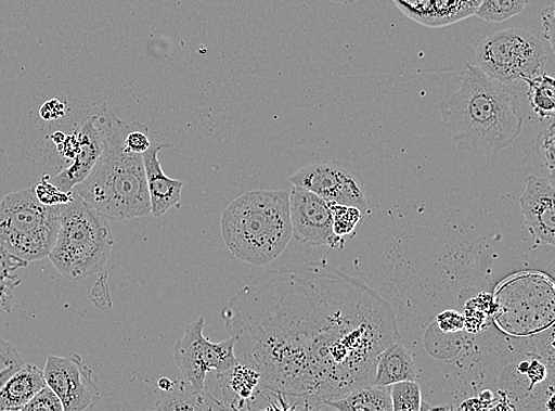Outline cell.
I'll use <instances>...</instances> for the list:
<instances>
[{
  "instance_id": "cell-1",
  "label": "cell",
  "mask_w": 555,
  "mask_h": 411,
  "mask_svg": "<svg viewBox=\"0 0 555 411\" xmlns=\"http://www.w3.org/2000/svg\"><path fill=\"white\" fill-rule=\"evenodd\" d=\"M241 364L291 409H322L369 387L400 341L396 313L365 282L328 265L256 278L222 311Z\"/></svg>"
},
{
  "instance_id": "cell-2",
  "label": "cell",
  "mask_w": 555,
  "mask_h": 411,
  "mask_svg": "<svg viewBox=\"0 0 555 411\" xmlns=\"http://www.w3.org/2000/svg\"><path fill=\"white\" fill-rule=\"evenodd\" d=\"M440 110L459 146L476 156L506 150L524 128L520 98L512 85L492 79L473 63L464 64L449 82Z\"/></svg>"
},
{
  "instance_id": "cell-3",
  "label": "cell",
  "mask_w": 555,
  "mask_h": 411,
  "mask_svg": "<svg viewBox=\"0 0 555 411\" xmlns=\"http://www.w3.org/2000/svg\"><path fill=\"white\" fill-rule=\"evenodd\" d=\"M103 150L92 172L76 192L107 221H127L151 214L143 154L126 145L128 123L107 110L96 114Z\"/></svg>"
},
{
  "instance_id": "cell-4",
  "label": "cell",
  "mask_w": 555,
  "mask_h": 411,
  "mask_svg": "<svg viewBox=\"0 0 555 411\" xmlns=\"http://www.w3.org/2000/svg\"><path fill=\"white\" fill-rule=\"evenodd\" d=\"M221 228L227 247L236 259L268 266L285 252L293 237L289 192H247L223 211Z\"/></svg>"
},
{
  "instance_id": "cell-5",
  "label": "cell",
  "mask_w": 555,
  "mask_h": 411,
  "mask_svg": "<svg viewBox=\"0 0 555 411\" xmlns=\"http://www.w3.org/2000/svg\"><path fill=\"white\" fill-rule=\"evenodd\" d=\"M113 246L106 218L73 191L61 208L56 243L48 256L51 264L64 278L83 280L103 271Z\"/></svg>"
},
{
  "instance_id": "cell-6",
  "label": "cell",
  "mask_w": 555,
  "mask_h": 411,
  "mask_svg": "<svg viewBox=\"0 0 555 411\" xmlns=\"http://www.w3.org/2000/svg\"><path fill=\"white\" fill-rule=\"evenodd\" d=\"M62 205L43 204L35 189L12 192L0 202V246L28 264L48 258L56 243Z\"/></svg>"
},
{
  "instance_id": "cell-7",
  "label": "cell",
  "mask_w": 555,
  "mask_h": 411,
  "mask_svg": "<svg viewBox=\"0 0 555 411\" xmlns=\"http://www.w3.org/2000/svg\"><path fill=\"white\" fill-rule=\"evenodd\" d=\"M475 66L500 82L513 85L546 73L548 63L545 41L525 29L496 31L476 49Z\"/></svg>"
},
{
  "instance_id": "cell-8",
  "label": "cell",
  "mask_w": 555,
  "mask_h": 411,
  "mask_svg": "<svg viewBox=\"0 0 555 411\" xmlns=\"http://www.w3.org/2000/svg\"><path fill=\"white\" fill-rule=\"evenodd\" d=\"M205 319L198 317L189 326L185 335L175 345L176 363L184 378L197 389H205L206 376L215 371L218 380L234 368L238 361L235 355V338L219 343L204 336Z\"/></svg>"
},
{
  "instance_id": "cell-9",
  "label": "cell",
  "mask_w": 555,
  "mask_h": 411,
  "mask_svg": "<svg viewBox=\"0 0 555 411\" xmlns=\"http://www.w3.org/2000/svg\"><path fill=\"white\" fill-rule=\"evenodd\" d=\"M295 188L314 192L327 202L351 205L365 213L367 208L363 177L351 166L339 162H322L304 166L289 177Z\"/></svg>"
},
{
  "instance_id": "cell-10",
  "label": "cell",
  "mask_w": 555,
  "mask_h": 411,
  "mask_svg": "<svg viewBox=\"0 0 555 411\" xmlns=\"http://www.w3.org/2000/svg\"><path fill=\"white\" fill-rule=\"evenodd\" d=\"M44 378L49 388L59 396L63 411H83L94 408L101 400L93 370L77 352L47 358Z\"/></svg>"
},
{
  "instance_id": "cell-11",
  "label": "cell",
  "mask_w": 555,
  "mask_h": 411,
  "mask_svg": "<svg viewBox=\"0 0 555 411\" xmlns=\"http://www.w3.org/2000/svg\"><path fill=\"white\" fill-rule=\"evenodd\" d=\"M293 237L314 247L343 249L347 241L335 235L330 203L314 192L293 187L289 192Z\"/></svg>"
},
{
  "instance_id": "cell-12",
  "label": "cell",
  "mask_w": 555,
  "mask_h": 411,
  "mask_svg": "<svg viewBox=\"0 0 555 411\" xmlns=\"http://www.w3.org/2000/svg\"><path fill=\"white\" fill-rule=\"evenodd\" d=\"M554 177L529 176L520 205L526 227L534 239L554 247L555 243Z\"/></svg>"
},
{
  "instance_id": "cell-13",
  "label": "cell",
  "mask_w": 555,
  "mask_h": 411,
  "mask_svg": "<svg viewBox=\"0 0 555 411\" xmlns=\"http://www.w3.org/2000/svg\"><path fill=\"white\" fill-rule=\"evenodd\" d=\"M76 134L79 139V151L72 159L73 163L63 169L54 181V184L64 192L73 191L85 181L94 169L103 150V134L96 115L83 120Z\"/></svg>"
},
{
  "instance_id": "cell-14",
  "label": "cell",
  "mask_w": 555,
  "mask_h": 411,
  "mask_svg": "<svg viewBox=\"0 0 555 411\" xmlns=\"http://www.w3.org/2000/svg\"><path fill=\"white\" fill-rule=\"evenodd\" d=\"M167 147L170 144L154 143L143 154L151 214L154 217H162L171 208H179L182 202L184 182L167 177L158 158L159 152Z\"/></svg>"
},
{
  "instance_id": "cell-15",
  "label": "cell",
  "mask_w": 555,
  "mask_h": 411,
  "mask_svg": "<svg viewBox=\"0 0 555 411\" xmlns=\"http://www.w3.org/2000/svg\"><path fill=\"white\" fill-rule=\"evenodd\" d=\"M412 20L429 27H443L475 15L482 0H395Z\"/></svg>"
},
{
  "instance_id": "cell-16",
  "label": "cell",
  "mask_w": 555,
  "mask_h": 411,
  "mask_svg": "<svg viewBox=\"0 0 555 411\" xmlns=\"http://www.w3.org/2000/svg\"><path fill=\"white\" fill-rule=\"evenodd\" d=\"M46 385L44 372L34 364L24 363L0 388V411H23Z\"/></svg>"
},
{
  "instance_id": "cell-17",
  "label": "cell",
  "mask_w": 555,
  "mask_h": 411,
  "mask_svg": "<svg viewBox=\"0 0 555 411\" xmlns=\"http://www.w3.org/2000/svg\"><path fill=\"white\" fill-rule=\"evenodd\" d=\"M160 391L158 401L154 406L156 410L211 411L229 409L209 391L193 387L186 380L172 381L169 389Z\"/></svg>"
},
{
  "instance_id": "cell-18",
  "label": "cell",
  "mask_w": 555,
  "mask_h": 411,
  "mask_svg": "<svg viewBox=\"0 0 555 411\" xmlns=\"http://www.w3.org/2000/svg\"><path fill=\"white\" fill-rule=\"evenodd\" d=\"M416 364L400 341L387 346L378 356L373 384L390 387L395 383L416 381Z\"/></svg>"
},
{
  "instance_id": "cell-19",
  "label": "cell",
  "mask_w": 555,
  "mask_h": 411,
  "mask_svg": "<svg viewBox=\"0 0 555 411\" xmlns=\"http://www.w3.org/2000/svg\"><path fill=\"white\" fill-rule=\"evenodd\" d=\"M219 381L229 401V409L234 410H248L255 394L261 387L260 374L240 362Z\"/></svg>"
},
{
  "instance_id": "cell-20",
  "label": "cell",
  "mask_w": 555,
  "mask_h": 411,
  "mask_svg": "<svg viewBox=\"0 0 555 411\" xmlns=\"http://www.w3.org/2000/svg\"><path fill=\"white\" fill-rule=\"evenodd\" d=\"M327 408L340 411H392L390 387L372 384L330 402Z\"/></svg>"
},
{
  "instance_id": "cell-21",
  "label": "cell",
  "mask_w": 555,
  "mask_h": 411,
  "mask_svg": "<svg viewBox=\"0 0 555 411\" xmlns=\"http://www.w3.org/2000/svg\"><path fill=\"white\" fill-rule=\"evenodd\" d=\"M28 265L0 246V314L11 312L15 291L22 284L16 272Z\"/></svg>"
},
{
  "instance_id": "cell-22",
  "label": "cell",
  "mask_w": 555,
  "mask_h": 411,
  "mask_svg": "<svg viewBox=\"0 0 555 411\" xmlns=\"http://www.w3.org/2000/svg\"><path fill=\"white\" fill-rule=\"evenodd\" d=\"M527 98L537 117L542 121L554 118L555 87L553 76L547 73L538 75L526 81Z\"/></svg>"
},
{
  "instance_id": "cell-23",
  "label": "cell",
  "mask_w": 555,
  "mask_h": 411,
  "mask_svg": "<svg viewBox=\"0 0 555 411\" xmlns=\"http://www.w3.org/2000/svg\"><path fill=\"white\" fill-rule=\"evenodd\" d=\"M528 3L529 0H482L475 15L488 23H501L520 15Z\"/></svg>"
},
{
  "instance_id": "cell-24",
  "label": "cell",
  "mask_w": 555,
  "mask_h": 411,
  "mask_svg": "<svg viewBox=\"0 0 555 411\" xmlns=\"http://www.w3.org/2000/svg\"><path fill=\"white\" fill-rule=\"evenodd\" d=\"M328 203L333 215V230L335 235H338L345 241L354 237L364 213L356 207H351V205Z\"/></svg>"
},
{
  "instance_id": "cell-25",
  "label": "cell",
  "mask_w": 555,
  "mask_h": 411,
  "mask_svg": "<svg viewBox=\"0 0 555 411\" xmlns=\"http://www.w3.org/2000/svg\"><path fill=\"white\" fill-rule=\"evenodd\" d=\"M392 411H420L422 391L415 381H403L390 385Z\"/></svg>"
},
{
  "instance_id": "cell-26",
  "label": "cell",
  "mask_w": 555,
  "mask_h": 411,
  "mask_svg": "<svg viewBox=\"0 0 555 411\" xmlns=\"http://www.w3.org/2000/svg\"><path fill=\"white\" fill-rule=\"evenodd\" d=\"M535 150L546 168L554 177L555 170V125L553 121L542 130L537 139Z\"/></svg>"
},
{
  "instance_id": "cell-27",
  "label": "cell",
  "mask_w": 555,
  "mask_h": 411,
  "mask_svg": "<svg viewBox=\"0 0 555 411\" xmlns=\"http://www.w3.org/2000/svg\"><path fill=\"white\" fill-rule=\"evenodd\" d=\"M34 189L37 198L47 205L66 204L70 201L73 195V191L64 192L55 184L49 183L48 178H44L43 181L38 183Z\"/></svg>"
},
{
  "instance_id": "cell-28",
  "label": "cell",
  "mask_w": 555,
  "mask_h": 411,
  "mask_svg": "<svg viewBox=\"0 0 555 411\" xmlns=\"http://www.w3.org/2000/svg\"><path fill=\"white\" fill-rule=\"evenodd\" d=\"M38 410L63 411V406L59 396L53 391V389L49 388L48 385L38 391L33 397V400L23 409V411Z\"/></svg>"
},
{
  "instance_id": "cell-29",
  "label": "cell",
  "mask_w": 555,
  "mask_h": 411,
  "mask_svg": "<svg viewBox=\"0 0 555 411\" xmlns=\"http://www.w3.org/2000/svg\"><path fill=\"white\" fill-rule=\"evenodd\" d=\"M23 357L10 342L0 338V374L10 367L23 364Z\"/></svg>"
},
{
  "instance_id": "cell-30",
  "label": "cell",
  "mask_w": 555,
  "mask_h": 411,
  "mask_svg": "<svg viewBox=\"0 0 555 411\" xmlns=\"http://www.w3.org/2000/svg\"><path fill=\"white\" fill-rule=\"evenodd\" d=\"M554 4L541 11V31L544 40L550 44L551 50H554Z\"/></svg>"
},
{
  "instance_id": "cell-31",
  "label": "cell",
  "mask_w": 555,
  "mask_h": 411,
  "mask_svg": "<svg viewBox=\"0 0 555 411\" xmlns=\"http://www.w3.org/2000/svg\"><path fill=\"white\" fill-rule=\"evenodd\" d=\"M437 323L444 332H456L464 327V317L456 311H446L437 317Z\"/></svg>"
},
{
  "instance_id": "cell-32",
  "label": "cell",
  "mask_w": 555,
  "mask_h": 411,
  "mask_svg": "<svg viewBox=\"0 0 555 411\" xmlns=\"http://www.w3.org/2000/svg\"><path fill=\"white\" fill-rule=\"evenodd\" d=\"M330 2L339 3L344 5H351L353 3L359 2V0H330Z\"/></svg>"
}]
</instances>
